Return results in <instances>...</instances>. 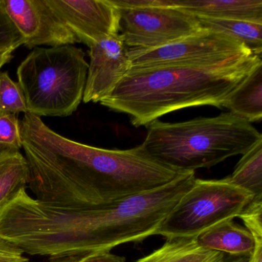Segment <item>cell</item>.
<instances>
[{
    "label": "cell",
    "instance_id": "obj_1",
    "mask_svg": "<svg viewBox=\"0 0 262 262\" xmlns=\"http://www.w3.org/2000/svg\"><path fill=\"white\" fill-rule=\"evenodd\" d=\"M194 181V172H189L156 189L90 208L32 199L24 217L27 248L33 255L62 257L110 252L118 245L140 243L156 235Z\"/></svg>",
    "mask_w": 262,
    "mask_h": 262
},
{
    "label": "cell",
    "instance_id": "obj_2",
    "mask_svg": "<svg viewBox=\"0 0 262 262\" xmlns=\"http://www.w3.org/2000/svg\"><path fill=\"white\" fill-rule=\"evenodd\" d=\"M20 129L30 169L28 185L37 200L90 208L125 197L133 174L125 150L104 149L67 139L29 113L21 120Z\"/></svg>",
    "mask_w": 262,
    "mask_h": 262
},
{
    "label": "cell",
    "instance_id": "obj_3",
    "mask_svg": "<svg viewBox=\"0 0 262 262\" xmlns=\"http://www.w3.org/2000/svg\"><path fill=\"white\" fill-rule=\"evenodd\" d=\"M260 63L261 56L252 54L212 65L131 69L100 103L128 115L134 126H148L182 108L222 107L230 93Z\"/></svg>",
    "mask_w": 262,
    "mask_h": 262
},
{
    "label": "cell",
    "instance_id": "obj_4",
    "mask_svg": "<svg viewBox=\"0 0 262 262\" xmlns=\"http://www.w3.org/2000/svg\"><path fill=\"white\" fill-rule=\"evenodd\" d=\"M260 141L261 134L252 124L229 112L176 123L157 119L148 125L141 146L166 166L194 172L228 158L243 156Z\"/></svg>",
    "mask_w": 262,
    "mask_h": 262
},
{
    "label": "cell",
    "instance_id": "obj_5",
    "mask_svg": "<svg viewBox=\"0 0 262 262\" xmlns=\"http://www.w3.org/2000/svg\"><path fill=\"white\" fill-rule=\"evenodd\" d=\"M89 64L73 45L36 48L18 67V82L29 113L71 116L83 99Z\"/></svg>",
    "mask_w": 262,
    "mask_h": 262
},
{
    "label": "cell",
    "instance_id": "obj_6",
    "mask_svg": "<svg viewBox=\"0 0 262 262\" xmlns=\"http://www.w3.org/2000/svg\"><path fill=\"white\" fill-rule=\"evenodd\" d=\"M253 196L228 178L195 179L191 188L168 213L156 234L165 238L197 237L217 223L238 217Z\"/></svg>",
    "mask_w": 262,
    "mask_h": 262
},
{
    "label": "cell",
    "instance_id": "obj_7",
    "mask_svg": "<svg viewBox=\"0 0 262 262\" xmlns=\"http://www.w3.org/2000/svg\"><path fill=\"white\" fill-rule=\"evenodd\" d=\"M118 10L119 34L130 49L157 48L202 30L196 16L172 7L171 0Z\"/></svg>",
    "mask_w": 262,
    "mask_h": 262
},
{
    "label": "cell",
    "instance_id": "obj_8",
    "mask_svg": "<svg viewBox=\"0 0 262 262\" xmlns=\"http://www.w3.org/2000/svg\"><path fill=\"white\" fill-rule=\"evenodd\" d=\"M243 44L206 30L152 49H128L131 69L205 66L252 55Z\"/></svg>",
    "mask_w": 262,
    "mask_h": 262
},
{
    "label": "cell",
    "instance_id": "obj_9",
    "mask_svg": "<svg viewBox=\"0 0 262 262\" xmlns=\"http://www.w3.org/2000/svg\"><path fill=\"white\" fill-rule=\"evenodd\" d=\"M1 3L25 39L24 46L27 48L60 47L79 42L47 0H1Z\"/></svg>",
    "mask_w": 262,
    "mask_h": 262
},
{
    "label": "cell",
    "instance_id": "obj_10",
    "mask_svg": "<svg viewBox=\"0 0 262 262\" xmlns=\"http://www.w3.org/2000/svg\"><path fill=\"white\" fill-rule=\"evenodd\" d=\"M79 42L89 47L119 33V10L110 0H47Z\"/></svg>",
    "mask_w": 262,
    "mask_h": 262
},
{
    "label": "cell",
    "instance_id": "obj_11",
    "mask_svg": "<svg viewBox=\"0 0 262 262\" xmlns=\"http://www.w3.org/2000/svg\"><path fill=\"white\" fill-rule=\"evenodd\" d=\"M90 56L82 100L101 102L131 70L128 49L118 33L90 47Z\"/></svg>",
    "mask_w": 262,
    "mask_h": 262
},
{
    "label": "cell",
    "instance_id": "obj_12",
    "mask_svg": "<svg viewBox=\"0 0 262 262\" xmlns=\"http://www.w3.org/2000/svg\"><path fill=\"white\" fill-rule=\"evenodd\" d=\"M171 6L199 17L262 24V0H171Z\"/></svg>",
    "mask_w": 262,
    "mask_h": 262
},
{
    "label": "cell",
    "instance_id": "obj_13",
    "mask_svg": "<svg viewBox=\"0 0 262 262\" xmlns=\"http://www.w3.org/2000/svg\"><path fill=\"white\" fill-rule=\"evenodd\" d=\"M196 239L205 249L226 254H251L255 244L252 234L233 219H227L211 227Z\"/></svg>",
    "mask_w": 262,
    "mask_h": 262
},
{
    "label": "cell",
    "instance_id": "obj_14",
    "mask_svg": "<svg viewBox=\"0 0 262 262\" xmlns=\"http://www.w3.org/2000/svg\"><path fill=\"white\" fill-rule=\"evenodd\" d=\"M222 107L250 123L261 120L262 63L257 66L230 93Z\"/></svg>",
    "mask_w": 262,
    "mask_h": 262
},
{
    "label": "cell",
    "instance_id": "obj_15",
    "mask_svg": "<svg viewBox=\"0 0 262 262\" xmlns=\"http://www.w3.org/2000/svg\"><path fill=\"white\" fill-rule=\"evenodd\" d=\"M224 255L202 248L196 237H179L167 239L162 247L136 262H222Z\"/></svg>",
    "mask_w": 262,
    "mask_h": 262
},
{
    "label": "cell",
    "instance_id": "obj_16",
    "mask_svg": "<svg viewBox=\"0 0 262 262\" xmlns=\"http://www.w3.org/2000/svg\"><path fill=\"white\" fill-rule=\"evenodd\" d=\"M30 181V169L25 156L14 149L0 152V209L8 203Z\"/></svg>",
    "mask_w": 262,
    "mask_h": 262
},
{
    "label": "cell",
    "instance_id": "obj_17",
    "mask_svg": "<svg viewBox=\"0 0 262 262\" xmlns=\"http://www.w3.org/2000/svg\"><path fill=\"white\" fill-rule=\"evenodd\" d=\"M196 19L202 30L222 33L243 44L253 54L261 56L262 24L199 16H196Z\"/></svg>",
    "mask_w": 262,
    "mask_h": 262
},
{
    "label": "cell",
    "instance_id": "obj_18",
    "mask_svg": "<svg viewBox=\"0 0 262 262\" xmlns=\"http://www.w3.org/2000/svg\"><path fill=\"white\" fill-rule=\"evenodd\" d=\"M228 179L253 196L262 199V141L242 156Z\"/></svg>",
    "mask_w": 262,
    "mask_h": 262
},
{
    "label": "cell",
    "instance_id": "obj_19",
    "mask_svg": "<svg viewBox=\"0 0 262 262\" xmlns=\"http://www.w3.org/2000/svg\"><path fill=\"white\" fill-rule=\"evenodd\" d=\"M0 112L19 114L28 113L24 93L7 72H0Z\"/></svg>",
    "mask_w": 262,
    "mask_h": 262
},
{
    "label": "cell",
    "instance_id": "obj_20",
    "mask_svg": "<svg viewBox=\"0 0 262 262\" xmlns=\"http://www.w3.org/2000/svg\"><path fill=\"white\" fill-rule=\"evenodd\" d=\"M0 145L7 149L23 148L20 122L16 115L0 112Z\"/></svg>",
    "mask_w": 262,
    "mask_h": 262
},
{
    "label": "cell",
    "instance_id": "obj_21",
    "mask_svg": "<svg viewBox=\"0 0 262 262\" xmlns=\"http://www.w3.org/2000/svg\"><path fill=\"white\" fill-rule=\"evenodd\" d=\"M24 43L25 39L6 13L0 0V53L14 51Z\"/></svg>",
    "mask_w": 262,
    "mask_h": 262
},
{
    "label": "cell",
    "instance_id": "obj_22",
    "mask_svg": "<svg viewBox=\"0 0 262 262\" xmlns=\"http://www.w3.org/2000/svg\"><path fill=\"white\" fill-rule=\"evenodd\" d=\"M238 217L252 236H262V199H253Z\"/></svg>",
    "mask_w": 262,
    "mask_h": 262
},
{
    "label": "cell",
    "instance_id": "obj_23",
    "mask_svg": "<svg viewBox=\"0 0 262 262\" xmlns=\"http://www.w3.org/2000/svg\"><path fill=\"white\" fill-rule=\"evenodd\" d=\"M50 262H125V257L110 252H103L85 255L50 257Z\"/></svg>",
    "mask_w": 262,
    "mask_h": 262
},
{
    "label": "cell",
    "instance_id": "obj_24",
    "mask_svg": "<svg viewBox=\"0 0 262 262\" xmlns=\"http://www.w3.org/2000/svg\"><path fill=\"white\" fill-rule=\"evenodd\" d=\"M28 261L20 248L0 237V262Z\"/></svg>",
    "mask_w": 262,
    "mask_h": 262
},
{
    "label": "cell",
    "instance_id": "obj_25",
    "mask_svg": "<svg viewBox=\"0 0 262 262\" xmlns=\"http://www.w3.org/2000/svg\"><path fill=\"white\" fill-rule=\"evenodd\" d=\"M254 248L250 256L249 262H262V236H253Z\"/></svg>",
    "mask_w": 262,
    "mask_h": 262
},
{
    "label": "cell",
    "instance_id": "obj_26",
    "mask_svg": "<svg viewBox=\"0 0 262 262\" xmlns=\"http://www.w3.org/2000/svg\"><path fill=\"white\" fill-rule=\"evenodd\" d=\"M251 254H226L222 262H249Z\"/></svg>",
    "mask_w": 262,
    "mask_h": 262
},
{
    "label": "cell",
    "instance_id": "obj_27",
    "mask_svg": "<svg viewBox=\"0 0 262 262\" xmlns=\"http://www.w3.org/2000/svg\"><path fill=\"white\" fill-rule=\"evenodd\" d=\"M13 51H6L4 52V53H0V70H1V68L4 67L5 64H7V62H10L11 60L12 57V53Z\"/></svg>",
    "mask_w": 262,
    "mask_h": 262
},
{
    "label": "cell",
    "instance_id": "obj_28",
    "mask_svg": "<svg viewBox=\"0 0 262 262\" xmlns=\"http://www.w3.org/2000/svg\"><path fill=\"white\" fill-rule=\"evenodd\" d=\"M4 150H7V148H4V147L2 146V145H0V152H1V151H4Z\"/></svg>",
    "mask_w": 262,
    "mask_h": 262
}]
</instances>
